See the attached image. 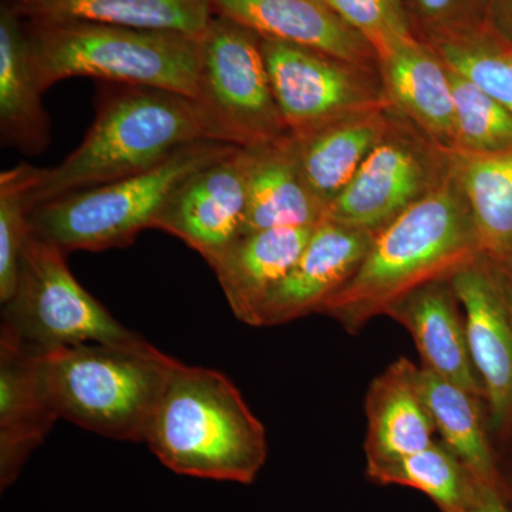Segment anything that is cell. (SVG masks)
I'll return each instance as SVG.
<instances>
[{"label": "cell", "instance_id": "1", "mask_svg": "<svg viewBox=\"0 0 512 512\" xmlns=\"http://www.w3.org/2000/svg\"><path fill=\"white\" fill-rule=\"evenodd\" d=\"M96 116L62 163L42 168L30 211L47 201L156 167L188 144L218 141L197 100L157 87L103 82Z\"/></svg>", "mask_w": 512, "mask_h": 512}, {"label": "cell", "instance_id": "2", "mask_svg": "<svg viewBox=\"0 0 512 512\" xmlns=\"http://www.w3.org/2000/svg\"><path fill=\"white\" fill-rule=\"evenodd\" d=\"M480 254L473 212L453 174L376 231L362 264L320 312L356 332L420 286L450 279Z\"/></svg>", "mask_w": 512, "mask_h": 512}, {"label": "cell", "instance_id": "3", "mask_svg": "<svg viewBox=\"0 0 512 512\" xmlns=\"http://www.w3.org/2000/svg\"><path fill=\"white\" fill-rule=\"evenodd\" d=\"M146 444L180 476L254 483L268 458L261 421L227 376L178 363L151 421Z\"/></svg>", "mask_w": 512, "mask_h": 512}, {"label": "cell", "instance_id": "4", "mask_svg": "<svg viewBox=\"0 0 512 512\" xmlns=\"http://www.w3.org/2000/svg\"><path fill=\"white\" fill-rule=\"evenodd\" d=\"M178 363L138 335L43 356L47 390L59 419L133 443H146Z\"/></svg>", "mask_w": 512, "mask_h": 512}, {"label": "cell", "instance_id": "5", "mask_svg": "<svg viewBox=\"0 0 512 512\" xmlns=\"http://www.w3.org/2000/svg\"><path fill=\"white\" fill-rule=\"evenodd\" d=\"M40 92L72 77L157 87L197 100L200 39L178 32L63 20L25 22Z\"/></svg>", "mask_w": 512, "mask_h": 512}, {"label": "cell", "instance_id": "6", "mask_svg": "<svg viewBox=\"0 0 512 512\" xmlns=\"http://www.w3.org/2000/svg\"><path fill=\"white\" fill-rule=\"evenodd\" d=\"M235 148L198 141L143 173L47 201L30 211V232L64 254L128 247L140 232L153 228L178 185Z\"/></svg>", "mask_w": 512, "mask_h": 512}, {"label": "cell", "instance_id": "7", "mask_svg": "<svg viewBox=\"0 0 512 512\" xmlns=\"http://www.w3.org/2000/svg\"><path fill=\"white\" fill-rule=\"evenodd\" d=\"M0 335L46 356L83 343L130 339L136 333L79 284L62 249L30 232L15 291L2 303Z\"/></svg>", "mask_w": 512, "mask_h": 512}, {"label": "cell", "instance_id": "8", "mask_svg": "<svg viewBox=\"0 0 512 512\" xmlns=\"http://www.w3.org/2000/svg\"><path fill=\"white\" fill-rule=\"evenodd\" d=\"M197 101L220 143L252 147L289 136L261 36L221 16L214 15L200 39Z\"/></svg>", "mask_w": 512, "mask_h": 512}, {"label": "cell", "instance_id": "9", "mask_svg": "<svg viewBox=\"0 0 512 512\" xmlns=\"http://www.w3.org/2000/svg\"><path fill=\"white\" fill-rule=\"evenodd\" d=\"M454 174V151L390 107L389 126L325 220L379 231Z\"/></svg>", "mask_w": 512, "mask_h": 512}, {"label": "cell", "instance_id": "10", "mask_svg": "<svg viewBox=\"0 0 512 512\" xmlns=\"http://www.w3.org/2000/svg\"><path fill=\"white\" fill-rule=\"evenodd\" d=\"M261 49L276 103L293 137L352 114L390 106L379 67L265 37Z\"/></svg>", "mask_w": 512, "mask_h": 512}, {"label": "cell", "instance_id": "11", "mask_svg": "<svg viewBox=\"0 0 512 512\" xmlns=\"http://www.w3.org/2000/svg\"><path fill=\"white\" fill-rule=\"evenodd\" d=\"M466 312L471 359L484 387L491 423L501 429L512 417V286L504 266L483 254L450 278Z\"/></svg>", "mask_w": 512, "mask_h": 512}, {"label": "cell", "instance_id": "12", "mask_svg": "<svg viewBox=\"0 0 512 512\" xmlns=\"http://www.w3.org/2000/svg\"><path fill=\"white\" fill-rule=\"evenodd\" d=\"M248 157L244 147L190 175L175 188L153 229L167 232L211 265L244 229Z\"/></svg>", "mask_w": 512, "mask_h": 512}, {"label": "cell", "instance_id": "13", "mask_svg": "<svg viewBox=\"0 0 512 512\" xmlns=\"http://www.w3.org/2000/svg\"><path fill=\"white\" fill-rule=\"evenodd\" d=\"M376 231L323 220L288 275L269 293L256 326H275L320 312L362 264Z\"/></svg>", "mask_w": 512, "mask_h": 512}, {"label": "cell", "instance_id": "14", "mask_svg": "<svg viewBox=\"0 0 512 512\" xmlns=\"http://www.w3.org/2000/svg\"><path fill=\"white\" fill-rule=\"evenodd\" d=\"M212 13L265 39L311 47L348 62L379 67L375 49L326 0H207Z\"/></svg>", "mask_w": 512, "mask_h": 512}, {"label": "cell", "instance_id": "15", "mask_svg": "<svg viewBox=\"0 0 512 512\" xmlns=\"http://www.w3.org/2000/svg\"><path fill=\"white\" fill-rule=\"evenodd\" d=\"M59 420L45 379L43 356L0 335V488L18 480L30 454Z\"/></svg>", "mask_w": 512, "mask_h": 512}, {"label": "cell", "instance_id": "16", "mask_svg": "<svg viewBox=\"0 0 512 512\" xmlns=\"http://www.w3.org/2000/svg\"><path fill=\"white\" fill-rule=\"evenodd\" d=\"M457 303L450 279H440L410 292L384 315L409 330L424 369L480 399L484 397V387L471 359L466 322L461 320Z\"/></svg>", "mask_w": 512, "mask_h": 512}, {"label": "cell", "instance_id": "17", "mask_svg": "<svg viewBox=\"0 0 512 512\" xmlns=\"http://www.w3.org/2000/svg\"><path fill=\"white\" fill-rule=\"evenodd\" d=\"M247 150V207L242 235L276 228H315L326 208L303 180L291 134Z\"/></svg>", "mask_w": 512, "mask_h": 512}, {"label": "cell", "instance_id": "18", "mask_svg": "<svg viewBox=\"0 0 512 512\" xmlns=\"http://www.w3.org/2000/svg\"><path fill=\"white\" fill-rule=\"evenodd\" d=\"M315 228H276L242 235L212 262L237 319L256 326L269 293L291 271Z\"/></svg>", "mask_w": 512, "mask_h": 512}, {"label": "cell", "instance_id": "19", "mask_svg": "<svg viewBox=\"0 0 512 512\" xmlns=\"http://www.w3.org/2000/svg\"><path fill=\"white\" fill-rule=\"evenodd\" d=\"M390 107L448 150L456 151V117L448 67L420 40L379 60Z\"/></svg>", "mask_w": 512, "mask_h": 512}, {"label": "cell", "instance_id": "20", "mask_svg": "<svg viewBox=\"0 0 512 512\" xmlns=\"http://www.w3.org/2000/svg\"><path fill=\"white\" fill-rule=\"evenodd\" d=\"M390 106L352 114L293 137L303 180L328 210L345 191L389 126Z\"/></svg>", "mask_w": 512, "mask_h": 512}, {"label": "cell", "instance_id": "21", "mask_svg": "<svg viewBox=\"0 0 512 512\" xmlns=\"http://www.w3.org/2000/svg\"><path fill=\"white\" fill-rule=\"evenodd\" d=\"M419 367L400 357L370 384L366 461L409 456L434 443V421L421 397Z\"/></svg>", "mask_w": 512, "mask_h": 512}, {"label": "cell", "instance_id": "22", "mask_svg": "<svg viewBox=\"0 0 512 512\" xmlns=\"http://www.w3.org/2000/svg\"><path fill=\"white\" fill-rule=\"evenodd\" d=\"M25 22H82L204 35L214 13L207 0H6Z\"/></svg>", "mask_w": 512, "mask_h": 512}, {"label": "cell", "instance_id": "23", "mask_svg": "<svg viewBox=\"0 0 512 512\" xmlns=\"http://www.w3.org/2000/svg\"><path fill=\"white\" fill-rule=\"evenodd\" d=\"M37 86L23 20L0 6V136L3 146L36 156L50 143V120Z\"/></svg>", "mask_w": 512, "mask_h": 512}, {"label": "cell", "instance_id": "24", "mask_svg": "<svg viewBox=\"0 0 512 512\" xmlns=\"http://www.w3.org/2000/svg\"><path fill=\"white\" fill-rule=\"evenodd\" d=\"M454 174L473 212L481 254L507 268L512 264V150L454 151Z\"/></svg>", "mask_w": 512, "mask_h": 512}, {"label": "cell", "instance_id": "25", "mask_svg": "<svg viewBox=\"0 0 512 512\" xmlns=\"http://www.w3.org/2000/svg\"><path fill=\"white\" fill-rule=\"evenodd\" d=\"M417 382L443 443L478 480L500 490V471L481 423L478 397L424 367Z\"/></svg>", "mask_w": 512, "mask_h": 512}, {"label": "cell", "instance_id": "26", "mask_svg": "<svg viewBox=\"0 0 512 512\" xmlns=\"http://www.w3.org/2000/svg\"><path fill=\"white\" fill-rule=\"evenodd\" d=\"M366 476L380 485L420 491L440 512H470L483 484L444 443H433L409 456L366 461Z\"/></svg>", "mask_w": 512, "mask_h": 512}, {"label": "cell", "instance_id": "27", "mask_svg": "<svg viewBox=\"0 0 512 512\" xmlns=\"http://www.w3.org/2000/svg\"><path fill=\"white\" fill-rule=\"evenodd\" d=\"M450 69L463 74L512 113V40L497 28L426 43Z\"/></svg>", "mask_w": 512, "mask_h": 512}, {"label": "cell", "instance_id": "28", "mask_svg": "<svg viewBox=\"0 0 512 512\" xmlns=\"http://www.w3.org/2000/svg\"><path fill=\"white\" fill-rule=\"evenodd\" d=\"M448 77L456 117V151L470 154L511 151V111L490 94L483 92L476 83L450 67Z\"/></svg>", "mask_w": 512, "mask_h": 512}, {"label": "cell", "instance_id": "29", "mask_svg": "<svg viewBox=\"0 0 512 512\" xmlns=\"http://www.w3.org/2000/svg\"><path fill=\"white\" fill-rule=\"evenodd\" d=\"M40 170L22 163L0 174V302L12 296L18 282L23 252L30 237L29 192Z\"/></svg>", "mask_w": 512, "mask_h": 512}, {"label": "cell", "instance_id": "30", "mask_svg": "<svg viewBox=\"0 0 512 512\" xmlns=\"http://www.w3.org/2000/svg\"><path fill=\"white\" fill-rule=\"evenodd\" d=\"M330 8L360 33L383 59L397 47L416 42L403 0H326Z\"/></svg>", "mask_w": 512, "mask_h": 512}, {"label": "cell", "instance_id": "31", "mask_svg": "<svg viewBox=\"0 0 512 512\" xmlns=\"http://www.w3.org/2000/svg\"><path fill=\"white\" fill-rule=\"evenodd\" d=\"M417 39L424 43L495 28L488 0H403Z\"/></svg>", "mask_w": 512, "mask_h": 512}, {"label": "cell", "instance_id": "32", "mask_svg": "<svg viewBox=\"0 0 512 512\" xmlns=\"http://www.w3.org/2000/svg\"><path fill=\"white\" fill-rule=\"evenodd\" d=\"M470 512H512V510L497 487L483 483L477 504Z\"/></svg>", "mask_w": 512, "mask_h": 512}, {"label": "cell", "instance_id": "33", "mask_svg": "<svg viewBox=\"0 0 512 512\" xmlns=\"http://www.w3.org/2000/svg\"><path fill=\"white\" fill-rule=\"evenodd\" d=\"M495 28L512 40V0H488Z\"/></svg>", "mask_w": 512, "mask_h": 512}, {"label": "cell", "instance_id": "34", "mask_svg": "<svg viewBox=\"0 0 512 512\" xmlns=\"http://www.w3.org/2000/svg\"><path fill=\"white\" fill-rule=\"evenodd\" d=\"M505 271H507L508 278H510L511 286H512V264L510 266H507L505 268Z\"/></svg>", "mask_w": 512, "mask_h": 512}, {"label": "cell", "instance_id": "35", "mask_svg": "<svg viewBox=\"0 0 512 512\" xmlns=\"http://www.w3.org/2000/svg\"><path fill=\"white\" fill-rule=\"evenodd\" d=\"M503 497L505 498V501H507L508 504H512V493L503 494Z\"/></svg>", "mask_w": 512, "mask_h": 512}]
</instances>
